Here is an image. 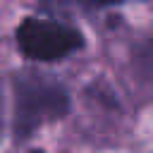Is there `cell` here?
I'll list each match as a JSON object with an SVG mask.
<instances>
[{
	"instance_id": "1",
	"label": "cell",
	"mask_w": 153,
	"mask_h": 153,
	"mask_svg": "<svg viewBox=\"0 0 153 153\" xmlns=\"http://www.w3.org/2000/svg\"><path fill=\"white\" fill-rule=\"evenodd\" d=\"M69 96L55 79L36 72L14 76V136L29 139L38 127L65 117Z\"/></svg>"
},
{
	"instance_id": "2",
	"label": "cell",
	"mask_w": 153,
	"mask_h": 153,
	"mask_svg": "<svg viewBox=\"0 0 153 153\" xmlns=\"http://www.w3.org/2000/svg\"><path fill=\"white\" fill-rule=\"evenodd\" d=\"M81 33L62 22L48 19H26L17 29L19 50L38 62H55L81 48Z\"/></svg>"
},
{
	"instance_id": "3",
	"label": "cell",
	"mask_w": 153,
	"mask_h": 153,
	"mask_svg": "<svg viewBox=\"0 0 153 153\" xmlns=\"http://www.w3.org/2000/svg\"><path fill=\"white\" fill-rule=\"evenodd\" d=\"M98 2H117V0H98Z\"/></svg>"
},
{
	"instance_id": "4",
	"label": "cell",
	"mask_w": 153,
	"mask_h": 153,
	"mask_svg": "<svg viewBox=\"0 0 153 153\" xmlns=\"http://www.w3.org/2000/svg\"><path fill=\"white\" fill-rule=\"evenodd\" d=\"M0 129H2V110H0Z\"/></svg>"
},
{
	"instance_id": "5",
	"label": "cell",
	"mask_w": 153,
	"mask_h": 153,
	"mask_svg": "<svg viewBox=\"0 0 153 153\" xmlns=\"http://www.w3.org/2000/svg\"><path fill=\"white\" fill-rule=\"evenodd\" d=\"M31 153H41V151H31Z\"/></svg>"
}]
</instances>
